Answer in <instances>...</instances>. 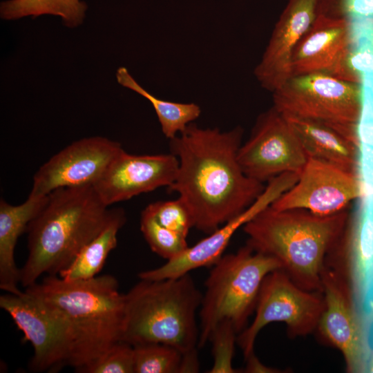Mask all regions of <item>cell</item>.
Here are the masks:
<instances>
[{"label": "cell", "mask_w": 373, "mask_h": 373, "mask_svg": "<svg viewBox=\"0 0 373 373\" xmlns=\"http://www.w3.org/2000/svg\"><path fill=\"white\" fill-rule=\"evenodd\" d=\"M242 133L240 126L221 131L192 122L169 140L178 170L168 190L178 194L192 214L194 227L205 233L241 213L265 188L239 164Z\"/></svg>", "instance_id": "obj_1"}, {"label": "cell", "mask_w": 373, "mask_h": 373, "mask_svg": "<svg viewBox=\"0 0 373 373\" xmlns=\"http://www.w3.org/2000/svg\"><path fill=\"white\" fill-rule=\"evenodd\" d=\"M111 209L93 185L56 189L28 224V255L20 269L26 288L43 276L58 275L102 230Z\"/></svg>", "instance_id": "obj_2"}, {"label": "cell", "mask_w": 373, "mask_h": 373, "mask_svg": "<svg viewBox=\"0 0 373 373\" xmlns=\"http://www.w3.org/2000/svg\"><path fill=\"white\" fill-rule=\"evenodd\" d=\"M346 211L319 216L300 209L269 206L243 226L247 245L276 259L298 287L322 292V273L348 222Z\"/></svg>", "instance_id": "obj_3"}, {"label": "cell", "mask_w": 373, "mask_h": 373, "mask_svg": "<svg viewBox=\"0 0 373 373\" xmlns=\"http://www.w3.org/2000/svg\"><path fill=\"white\" fill-rule=\"evenodd\" d=\"M25 290L60 312L70 324L69 366L76 372L84 373L122 341L125 298L113 276L68 281L58 275H48Z\"/></svg>", "instance_id": "obj_4"}, {"label": "cell", "mask_w": 373, "mask_h": 373, "mask_svg": "<svg viewBox=\"0 0 373 373\" xmlns=\"http://www.w3.org/2000/svg\"><path fill=\"white\" fill-rule=\"evenodd\" d=\"M140 280L124 294L122 341L132 346L162 343L182 353L198 348L196 314L202 294L190 274Z\"/></svg>", "instance_id": "obj_5"}, {"label": "cell", "mask_w": 373, "mask_h": 373, "mask_svg": "<svg viewBox=\"0 0 373 373\" xmlns=\"http://www.w3.org/2000/svg\"><path fill=\"white\" fill-rule=\"evenodd\" d=\"M281 269L274 258L249 245L224 254L212 266L200 307L198 347L209 341L215 328L229 323L238 334L247 327L255 311L262 283L267 274Z\"/></svg>", "instance_id": "obj_6"}, {"label": "cell", "mask_w": 373, "mask_h": 373, "mask_svg": "<svg viewBox=\"0 0 373 373\" xmlns=\"http://www.w3.org/2000/svg\"><path fill=\"white\" fill-rule=\"evenodd\" d=\"M273 101L281 114L325 125L361 146V84L323 74L295 76L273 92Z\"/></svg>", "instance_id": "obj_7"}, {"label": "cell", "mask_w": 373, "mask_h": 373, "mask_svg": "<svg viewBox=\"0 0 373 373\" xmlns=\"http://www.w3.org/2000/svg\"><path fill=\"white\" fill-rule=\"evenodd\" d=\"M324 305L322 292L302 289L282 269L267 274L260 289L254 318L237 337L245 358L254 353L258 334L269 323H284L291 338L316 332Z\"/></svg>", "instance_id": "obj_8"}, {"label": "cell", "mask_w": 373, "mask_h": 373, "mask_svg": "<svg viewBox=\"0 0 373 373\" xmlns=\"http://www.w3.org/2000/svg\"><path fill=\"white\" fill-rule=\"evenodd\" d=\"M0 307L22 332L23 341L32 345L30 370L52 372L69 365L73 334L70 324L64 315L26 290L1 295Z\"/></svg>", "instance_id": "obj_9"}, {"label": "cell", "mask_w": 373, "mask_h": 373, "mask_svg": "<svg viewBox=\"0 0 373 373\" xmlns=\"http://www.w3.org/2000/svg\"><path fill=\"white\" fill-rule=\"evenodd\" d=\"M321 283L325 305L316 331L341 352L347 372H364L370 350L363 312L338 270L325 264Z\"/></svg>", "instance_id": "obj_10"}, {"label": "cell", "mask_w": 373, "mask_h": 373, "mask_svg": "<svg viewBox=\"0 0 373 373\" xmlns=\"http://www.w3.org/2000/svg\"><path fill=\"white\" fill-rule=\"evenodd\" d=\"M307 159L294 131L274 107L260 115L238 152L244 173L261 183L285 173L300 174Z\"/></svg>", "instance_id": "obj_11"}, {"label": "cell", "mask_w": 373, "mask_h": 373, "mask_svg": "<svg viewBox=\"0 0 373 373\" xmlns=\"http://www.w3.org/2000/svg\"><path fill=\"white\" fill-rule=\"evenodd\" d=\"M364 193L361 173L308 158L297 182L271 207L277 210L305 209L316 216H328L346 211L352 201Z\"/></svg>", "instance_id": "obj_12"}, {"label": "cell", "mask_w": 373, "mask_h": 373, "mask_svg": "<svg viewBox=\"0 0 373 373\" xmlns=\"http://www.w3.org/2000/svg\"><path fill=\"white\" fill-rule=\"evenodd\" d=\"M352 48L350 20L321 10L294 51L291 77L323 74L361 84L347 66Z\"/></svg>", "instance_id": "obj_13"}, {"label": "cell", "mask_w": 373, "mask_h": 373, "mask_svg": "<svg viewBox=\"0 0 373 373\" xmlns=\"http://www.w3.org/2000/svg\"><path fill=\"white\" fill-rule=\"evenodd\" d=\"M123 150L118 142L101 136L73 142L39 169L29 195L46 196L61 188L93 186Z\"/></svg>", "instance_id": "obj_14"}, {"label": "cell", "mask_w": 373, "mask_h": 373, "mask_svg": "<svg viewBox=\"0 0 373 373\" xmlns=\"http://www.w3.org/2000/svg\"><path fill=\"white\" fill-rule=\"evenodd\" d=\"M294 176L284 173L276 176L265 186L258 198L241 213L229 220L209 236L162 265L138 274L140 279L160 280L177 278L194 269L212 267L224 255L232 236L240 227L270 206L295 183Z\"/></svg>", "instance_id": "obj_15"}, {"label": "cell", "mask_w": 373, "mask_h": 373, "mask_svg": "<svg viewBox=\"0 0 373 373\" xmlns=\"http://www.w3.org/2000/svg\"><path fill=\"white\" fill-rule=\"evenodd\" d=\"M178 160L173 153L134 155L123 150L94 184L107 206L124 201L175 181Z\"/></svg>", "instance_id": "obj_16"}, {"label": "cell", "mask_w": 373, "mask_h": 373, "mask_svg": "<svg viewBox=\"0 0 373 373\" xmlns=\"http://www.w3.org/2000/svg\"><path fill=\"white\" fill-rule=\"evenodd\" d=\"M326 264L335 268L349 285L363 312L373 294V194L365 193Z\"/></svg>", "instance_id": "obj_17"}, {"label": "cell", "mask_w": 373, "mask_h": 373, "mask_svg": "<svg viewBox=\"0 0 373 373\" xmlns=\"http://www.w3.org/2000/svg\"><path fill=\"white\" fill-rule=\"evenodd\" d=\"M323 0H289L254 70L260 85L274 92L291 77L294 51L321 10Z\"/></svg>", "instance_id": "obj_18"}, {"label": "cell", "mask_w": 373, "mask_h": 373, "mask_svg": "<svg viewBox=\"0 0 373 373\" xmlns=\"http://www.w3.org/2000/svg\"><path fill=\"white\" fill-rule=\"evenodd\" d=\"M48 195L31 196L19 205H12L3 198L0 201V289L17 294L20 269L17 267L15 249L19 236L27 231L47 201Z\"/></svg>", "instance_id": "obj_19"}, {"label": "cell", "mask_w": 373, "mask_h": 373, "mask_svg": "<svg viewBox=\"0 0 373 373\" xmlns=\"http://www.w3.org/2000/svg\"><path fill=\"white\" fill-rule=\"evenodd\" d=\"M284 117L296 134L308 158L361 173L360 146L321 124L294 116Z\"/></svg>", "instance_id": "obj_20"}, {"label": "cell", "mask_w": 373, "mask_h": 373, "mask_svg": "<svg viewBox=\"0 0 373 373\" xmlns=\"http://www.w3.org/2000/svg\"><path fill=\"white\" fill-rule=\"evenodd\" d=\"M126 220L122 208L111 209L110 217L102 229L58 276L65 280H86L100 272L106 260L117 244V234Z\"/></svg>", "instance_id": "obj_21"}, {"label": "cell", "mask_w": 373, "mask_h": 373, "mask_svg": "<svg viewBox=\"0 0 373 373\" xmlns=\"http://www.w3.org/2000/svg\"><path fill=\"white\" fill-rule=\"evenodd\" d=\"M116 78L121 86L138 93L150 102L155 111L163 134L169 140L184 131L189 124L200 115L201 109L195 103L164 100L151 94L138 84L125 67L117 69Z\"/></svg>", "instance_id": "obj_22"}, {"label": "cell", "mask_w": 373, "mask_h": 373, "mask_svg": "<svg viewBox=\"0 0 373 373\" xmlns=\"http://www.w3.org/2000/svg\"><path fill=\"white\" fill-rule=\"evenodd\" d=\"M86 10V3L80 0H8L1 3L0 16L4 20H15L52 15L74 28L82 23Z\"/></svg>", "instance_id": "obj_23"}, {"label": "cell", "mask_w": 373, "mask_h": 373, "mask_svg": "<svg viewBox=\"0 0 373 373\" xmlns=\"http://www.w3.org/2000/svg\"><path fill=\"white\" fill-rule=\"evenodd\" d=\"M140 230L151 249L157 255L171 260L187 248V237L161 225L146 207L141 213Z\"/></svg>", "instance_id": "obj_24"}, {"label": "cell", "mask_w": 373, "mask_h": 373, "mask_svg": "<svg viewBox=\"0 0 373 373\" xmlns=\"http://www.w3.org/2000/svg\"><path fill=\"white\" fill-rule=\"evenodd\" d=\"M133 347L134 373H179L182 353L162 343Z\"/></svg>", "instance_id": "obj_25"}, {"label": "cell", "mask_w": 373, "mask_h": 373, "mask_svg": "<svg viewBox=\"0 0 373 373\" xmlns=\"http://www.w3.org/2000/svg\"><path fill=\"white\" fill-rule=\"evenodd\" d=\"M238 332L229 323L219 324L211 335L213 365L209 373H236L233 357L237 343Z\"/></svg>", "instance_id": "obj_26"}, {"label": "cell", "mask_w": 373, "mask_h": 373, "mask_svg": "<svg viewBox=\"0 0 373 373\" xmlns=\"http://www.w3.org/2000/svg\"><path fill=\"white\" fill-rule=\"evenodd\" d=\"M146 208L161 225L185 237H187L190 229L194 227L192 214L180 198L173 200L153 202Z\"/></svg>", "instance_id": "obj_27"}, {"label": "cell", "mask_w": 373, "mask_h": 373, "mask_svg": "<svg viewBox=\"0 0 373 373\" xmlns=\"http://www.w3.org/2000/svg\"><path fill=\"white\" fill-rule=\"evenodd\" d=\"M84 373H134L133 347L118 342Z\"/></svg>", "instance_id": "obj_28"}, {"label": "cell", "mask_w": 373, "mask_h": 373, "mask_svg": "<svg viewBox=\"0 0 373 373\" xmlns=\"http://www.w3.org/2000/svg\"><path fill=\"white\" fill-rule=\"evenodd\" d=\"M329 10L350 21L373 19V0H330Z\"/></svg>", "instance_id": "obj_29"}, {"label": "cell", "mask_w": 373, "mask_h": 373, "mask_svg": "<svg viewBox=\"0 0 373 373\" xmlns=\"http://www.w3.org/2000/svg\"><path fill=\"white\" fill-rule=\"evenodd\" d=\"M350 70L361 79L363 75L373 76V48L365 41L352 42L347 58Z\"/></svg>", "instance_id": "obj_30"}, {"label": "cell", "mask_w": 373, "mask_h": 373, "mask_svg": "<svg viewBox=\"0 0 373 373\" xmlns=\"http://www.w3.org/2000/svg\"><path fill=\"white\" fill-rule=\"evenodd\" d=\"M350 21L352 42L365 41L373 48V19Z\"/></svg>", "instance_id": "obj_31"}, {"label": "cell", "mask_w": 373, "mask_h": 373, "mask_svg": "<svg viewBox=\"0 0 373 373\" xmlns=\"http://www.w3.org/2000/svg\"><path fill=\"white\" fill-rule=\"evenodd\" d=\"M200 363L197 348L182 353L179 373L198 372Z\"/></svg>", "instance_id": "obj_32"}, {"label": "cell", "mask_w": 373, "mask_h": 373, "mask_svg": "<svg viewBox=\"0 0 373 373\" xmlns=\"http://www.w3.org/2000/svg\"><path fill=\"white\" fill-rule=\"evenodd\" d=\"M246 361V372H275L274 370L263 365L253 353L245 358Z\"/></svg>", "instance_id": "obj_33"}, {"label": "cell", "mask_w": 373, "mask_h": 373, "mask_svg": "<svg viewBox=\"0 0 373 373\" xmlns=\"http://www.w3.org/2000/svg\"><path fill=\"white\" fill-rule=\"evenodd\" d=\"M364 372L373 373V351H370L368 356Z\"/></svg>", "instance_id": "obj_34"}, {"label": "cell", "mask_w": 373, "mask_h": 373, "mask_svg": "<svg viewBox=\"0 0 373 373\" xmlns=\"http://www.w3.org/2000/svg\"><path fill=\"white\" fill-rule=\"evenodd\" d=\"M368 307L371 314L373 316V299L368 302Z\"/></svg>", "instance_id": "obj_35"}, {"label": "cell", "mask_w": 373, "mask_h": 373, "mask_svg": "<svg viewBox=\"0 0 373 373\" xmlns=\"http://www.w3.org/2000/svg\"><path fill=\"white\" fill-rule=\"evenodd\" d=\"M370 164H371V167H372V172H373V153H372L370 154Z\"/></svg>", "instance_id": "obj_36"}]
</instances>
